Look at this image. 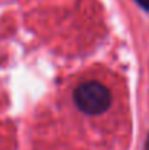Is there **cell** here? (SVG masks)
I'll return each instance as SVG.
<instances>
[{"instance_id":"6da1fadb","label":"cell","mask_w":149,"mask_h":150,"mask_svg":"<svg viewBox=\"0 0 149 150\" xmlns=\"http://www.w3.org/2000/svg\"><path fill=\"white\" fill-rule=\"evenodd\" d=\"M73 99L82 112L88 115H99L108 109L113 98L107 86L99 82L89 80L75 89Z\"/></svg>"},{"instance_id":"7a4b0ae2","label":"cell","mask_w":149,"mask_h":150,"mask_svg":"<svg viewBox=\"0 0 149 150\" xmlns=\"http://www.w3.org/2000/svg\"><path fill=\"white\" fill-rule=\"evenodd\" d=\"M145 10H149V0H136Z\"/></svg>"},{"instance_id":"3957f363","label":"cell","mask_w":149,"mask_h":150,"mask_svg":"<svg viewBox=\"0 0 149 150\" xmlns=\"http://www.w3.org/2000/svg\"><path fill=\"white\" fill-rule=\"evenodd\" d=\"M145 150H149V136H148V139H146V146H145Z\"/></svg>"}]
</instances>
